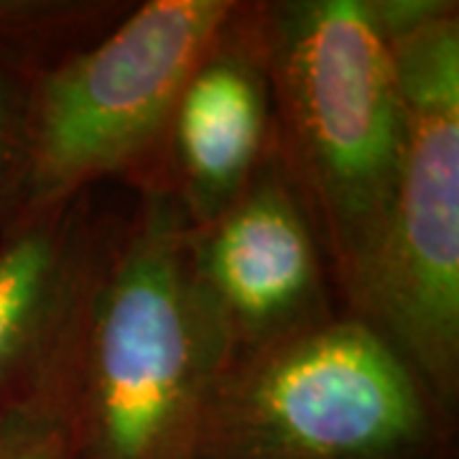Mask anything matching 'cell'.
<instances>
[{
  "label": "cell",
  "instance_id": "cell-5",
  "mask_svg": "<svg viewBox=\"0 0 459 459\" xmlns=\"http://www.w3.org/2000/svg\"><path fill=\"white\" fill-rule=\"evenodd\" d=\"M235 0H146L36 82L16 212L159 179L179 90ZM11 217V220H13ZM8 220V222H11Z\"/></svg>",
  "mask_w": 459,
  "mask_h": 459
},
{
  "label": "cell",
  "instance_id": "cell-6",
  "mask_svg": "<svg viewBox=\"0 0 459 459\" xmlns=\"http://www.w3.org/2000/svg\"><path fill=\"white\" fill-rule=\"evenodd\" d=\"M186 265L222 373L342 312L322 240L276 141L222 212L189 225Z\"/></svg>",
  "mask_w": 459,
  "mask_h": 459
},
{
  "label": "cell",
  "instance_id": "cell-4",
  "mask_svg": "<svg viewBox=\"0 0 459 459\" xmlns=\"http://www.w3.org/2000/svg\"><path fill=\"white\" fill-rule=\"evenodd\" d=\"M195 459H457V409L340 312L217 377Z\"/></svg>",
  "mask_w": 459,
  "mask_h": 459
},
{
  "label": "cell",
  "instance_id": "cell-3",
  "mask_svg": "<svg viewBox=\"0 0 459 459\" xmlns=\"http://www.w3.org/2000/svg\"><path fill=\"white\" fill-rule=\"evenodd\" d=\"M403 102L394 199L355 316L459 403V3L376 0Z\"/></svg>",
  "mask_w": 459,
  "mask_h": 459
},
{
  "label": "cell",
  "instance_id": "cell-7",
  "mask_svg": "<svg viewBox=\"0 0 459 459\" xmlns=\"http://www.w3.org/2000/svg\"><path fill=\"white\" fill-rule=\"evenodd\" d=\"M273 141L263 0H235L181 84L159 179L189 225H202L246 189Z\"/></svg>",
  "mask_w": 459,
  "mask_h": 459
},
{
  "label": "cell",
  "instance_id": "cell-1",
  "mask_svg": "<svg viewBox=\"0 0 459 459\" xmlns=\"http://www.w3.org/2000/svg\"><path fill=\"white\" fill-rule=\"evenodd\" d=\"M276 151L322 240L342 312L376 261L403 102L376 0H263Z\"/></svg>",
  "mask_w": 459,
  "mask_h": 459
},
{
  "label": "cell",
  "instance_id": "cell-10",
  "mask_svg": "<svg viewBox=\"0 0 459 459\" xmlns=\"http://www.w3.org/2000/svg\"><path fill=\"white\" fill-rule=\"evenodd\" d=\"M87 301L29 388L0 411V459H77V383Z\"/></svg>",
  "mask_w": 459,
  "mask_h": 459
},
{
  "label": "cell",
  "instance_id": "cell-2",
  "mask_svg": "<svg viewBox=\"0 0 459 459\" xmlns=\"http://www.w3.org/2000/svg\"><path fill=\"white\" fill-rule=\"evenodd\" d=\"M131 192L84 312L77 459H195L222 370L189 281V220L161 179Z\"/></svg>",
  "mask_w": 459,
  "mask_h": 459
},
{
  "label": "cell",
  "instance_id": "cell-8",
  "mask_svg": "<svg viewBox=\"0 0 459 459\" xmlns=\"http://www.w3.org/2000/svg\"><path fill=\"white\" fill-rule=\"evenodd\" d=\"M115 220L90 192L3 225L0 411L29 388L84 307Z\"/></svg>",
  "mask_w": 459,
  "mask_h": 459
},
{
  "label": "cell",
  "instance_id": "cell-9",
  "mask_svg": "<svg viewBox=\"0 0 459 459\" xmlns=\"http://www.w3.org/2000/svg\"><path fill=\"white\" fill-rule=\"evenodd\" d=\"M131 0L0 3V220L16 212L36 82L66 54L113 29Z\"/></svg>",
  "mask_w": 459,
  "mask_h": 459
}]
</instances>
